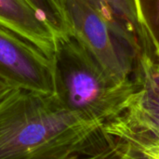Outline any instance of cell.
<instances>
[{"label":"cell","mask_w":159,"mask_h":159,"mask_svg":"<svg viewBox=\"0 0 159 159\" xmlns=\"http://www.w3.org/2000/svg\"><path fill=\"white\" fill-rule=\"evenodd\" d=\"M0 28L34 45L53 61L59 35L27 0H0Z\"/></svg>","instance_id":"5b68a950"},{"label":"cell","mask_w":159,"mask_h":159,"mask_svg":"<svg viewBox=\"0 0 159 159\" xmlns=\"http://www.w3.org/2000/svg\"><path fill=\"white\" fill-rule=\"evenodd\" d=\"M0 81L15 89L54 95L53 61L34 45L0 28Z\"/></svg>","instance_id":"277c9868"},{"label":"cell","mask_w":159,"mask_h":159,"mask_svg":"<svg viewBox=\"0 0 159 159\" xmlns=\"http://www.w3.org/2000/svg\"><path fill=\"white\" fill-rule=\"evenodd\" d=\"M135 81L138 89L128 105L159 112V58L156 54L141 55Z\"/></svg>","instance_id":"ba28073f"},{"label":"cell","mask_w":159,"mask_h":159,"mask_svg":"<svg viewBox=\"0 0 159 159\" xmlns=\"http://www.w3.org/2000/svg\"><path fill=\"white\" fill-rule=\"evenodd\" d=\"M109 141L55 94L15 89L0 102V159H97Z\"/></svg>","instance_id":"6da1fadb"},{"label":"cell","mask_w":159,"mask_h":159,"mask_svg":"<svg viewBox=\"0 0 159 159\" xmlns=\"http://www.w3.org/2000/svg\"><path fill=\"white\" fill-rule=\"evenodd\" d=\"M110 137L109 144L97 159H153L127 142Z\"/></svg>","instance_id":"8fae6325"},{"label":"cell","mask_w":159,"mask_h":159,"mask_svg":"<svg viewBox=\"0 0 159 159\" xmlns=\"http://www.w3.org/2000/svg\"><path fill=\"white\" fill-rule=\"evenodd\" d=\"M72 34L112 75L135 81L139 54L88 0H65Z\"/></svg>","instance_id":"3957f363"},{"label":"cell","mask_w":159,"mask_h":159,"mask_svg":"<svg viewBox=\"0 0 159 159\" xmlns=\"http://www.w3.org/2000/svg\"><path fill=\"white\" fill-rule=\"evenodd\" d=\"M102 18L139 54H156L151 42L142 28L133 0H88Z\"/></svg>","instance_id":"52a82bcc"},{"label":"cell","mask_w":159,"mask_h":159,"mask_svg":"<svg viewBox=\"0 0 159 159\" xmlns=\"http://www.w3.org/2000/svg\"><path fill=\"white\" fill-rule=\"evenodd\" d=\"M138 20L159 58V0H133Z\"/></svg>","instance_id":"9c48e42d"},{"label":"cell","mask_w":159,"mask_h":159,"mask_svg":"<svg viewBox=\"0 0 159 159\" xmlns=\"http://www.w3.org/2000/svg\"><path fill=\"white\" fill-rule=\"evenodd\" d=\"M51 1L66 15V13H65V0H51Z\"/></svg>","instance_id":"4fadbf2b"},{"label":"cell","mask_w":159,"mask_h":159,"mask_svg":"<svg viewBox=\"0 0 159 159\" xmlns=\"http://www.w3.org/2000/svg\"><path fill=\"white\" fill-rule=\"evenodd\" d=\"M53 67L59 102L102 126L120 115L138 89L136 82L120 81L107 72L72 33L57 37Z\"/></svg>","instance_id":"7a4b0ae2"},{"label":"cell","mask_w":159,"mask_h":159,"mask_svg":"<svg viewBox=\"0 0 159 159\" xmlns=\"http://www.w3.org/2000/svg\"><path fill=\"white\" fill-rule=\"evenodd\" d=\"M48 20L58 35L71 34L72 29L66 15L51 0H27Z\"/></svg>","instance_id":"30bf717a"},{"label":"cell","mask_w":159,"mask_h":159,"mask_svg":"<svg viewBox=\"0 0 159 159\" xmlns=\"http://www.w3.org/2000/svg\"><path fill=\"white\" fill-rule=\"evenodd\" d=\"M111 137L129 143L153 159H159V112L128 105L103 126Z\"/></svg>","instance_id":"8992f818"},{"label":"cell","mask_w":159,"mask_h":159,"mask_svg":"<svg viewBox=\"0 0 159 159\" xmlns=\"http://www.w3.org/2000/svg\"><path fill=\"white\" fill-rule=\"evenodd\" d=\"M13 90H15V89H13L10 86H8V85H7V84L0 81V102L4 99H6Z\"/></svg>","instance_id":"7c38bea8"}]
</instances>
